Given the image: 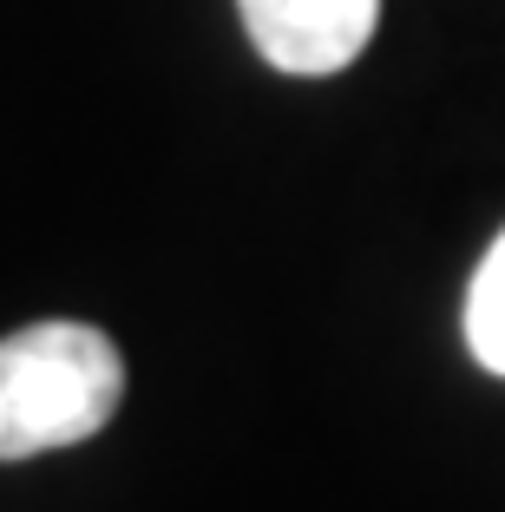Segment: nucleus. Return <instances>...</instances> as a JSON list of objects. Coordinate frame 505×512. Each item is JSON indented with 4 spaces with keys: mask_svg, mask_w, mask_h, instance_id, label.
Listing matches in <instances>:
<instances>
[{
    "mask_svg": "<svg viewBox=\"0 0 505 512\" xmlns=\"http://www.w3.org/2000/svg\"><path fill=\"white\" fill-rule=\"evenodd\" d=\"M125 401V362L105 329L33 322L0 342V460L92 440Z\"/></svg>",
    "mask_w": 505,
    "mask_h": 512,
    "instance_id": "obj_1",
    "label": "nucleus"
},
{
    "mask_svg": "<svg viewBox=\"0 0 505 512\" xmlns=\"http://www.w3.org/2000/svg\"><path fill=\"white\" fill-rule=\"evenodd\" d=\"M250 46L276 73L322 79L342 73L361 46L374 40L381 0H237Z\"/></svg>",
    "mask_w": 505,
    "mask_h": 512,
    "instance_id": "obj_2",
    "label": "nucleus"
},
{
    "mask_svg": "<svg viewBox=\"0 0 505 512\" xmlns=\"http://www.w3.org/2000/svg\"><path fill=\"white\" fill-rule=\"evenodd\" d=\"M466 342L473 355L505 375V237L486 250V263L473 270V289H466Z\"/></svg>",
    "mask_w": 505,
    "mask_h": 512,
    "instance_id": "obj_3",
    "label": "nucleus"
}]
</instances>
